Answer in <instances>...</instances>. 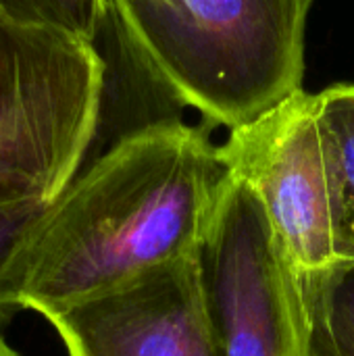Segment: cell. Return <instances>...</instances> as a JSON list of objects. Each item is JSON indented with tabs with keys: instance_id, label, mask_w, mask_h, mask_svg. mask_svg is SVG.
Masks as SVG:
<instances>
[{
	"instance_id": "obj_6",
	"label": "cell",
	"mask_w": 354,
	"mask_h": 356,
	"mask_svg": "<svg viewBox=\"0 0 354 356\" xmlns=\"http://www.w3.org/2000/svg\"><path fill=\"white\" fill-rule=\"evenodd\" d=\"M69 356H225L200 252L44 315Z\"/></svg>"
},
{
	"instance_id": "obj_3",
	"label": "cell",
	"mask_w": 354,
	"mask_h": 356,
	"mask_svg": "<svg viewBox=\"0 0 354 356\" xmlns=\"http://www.w3.org/2000/svg\"><path fill=\"white\" fill-rule=\"evenodd\" d=\"M104 77L94 38L0 8V209L52 204L77 177Z\"/></svg>"
},
{
	"instance_id": "obj_10",
	"label": "cell",
	"mask_w": 354,
	"mask_h": 356,
	"mask_svg": "<svg viewBox=\"0 0 354 356\" xmlns=\"http://www.w3.org/2000/svg\"><path fill=\"white\" fill-rule=\"evenodd\" d=\"M46 207L48 204L40 202H23L0 209V323L10 321L15 313L23 311L13 284L4 275V269L21 236L42 215Z\"/></svg>"
},
{
	"instance_id": "obj_7",
	"label": "cell",
	"mask_w": 354,
	"mask_h": 356,
	"mask_svg": "<svg viewBox=\"0 0 354 356\" xmlns=\"http://www.w3.org/2000/svg\"><path fill=\"white\" fill-rule=\"evenodd\" d=\"M303 356H354V259L294 275Z\"/></svg>"
},
{
	"instance_id": "obj_4",
	"label": "cell",
	"mask_w": 354,
	"mask_h": 356,
	"mask_svg": "<svg viewBox=\"0 0 354 356\" xmlns=\"http://www.w3.org/2000/svg\"><path fill=\"white\" fill-rule=\"evenodd\" d=\"M236 177L263 202L294 275L338 261L334 198L315 94L298 90L219 146Z\"/></svg>"
},
{
	"instance_id": "obj_8",
	"label": "cell",
	"mask_w": 354,
	"mask_h": 356,
	"mask_svg": "<svg viewBox=\"0 0 354 356\" xmlns=\"http://www.w3.org/2000/svg\"><path fill=\"white\" fill-rule=\"evenodd\" d=\"M315 108L332 184L338 259H354V83L315 94Z\"/></svg>"
},
{
	"instance_id": "obj_11",
	"label": "cell",
	"mask_w": 354,
	"mask_h": 356,
	"mask_svg": "<svg viewBox=\"0 0 354 356\" xmlns=\"http://www.w3.org/2000/svg\"><path fill=\"white\" fill-rule=\"evenodd\" d=\"M0 356H19L15 348H10V346L4 342V338H2V336H0Z\"/></svg>"
},
{
	"instance_id": "obj_9",
	"label": "cell",
	"mask_w": 354,
	"mask_h": 356,
	"mask_svg": "<svg viewBox=\"0 0 354 356\" xmlns=\"http://www.w3.org/2000/svg\"><path fill=\"white\" fill-rule=\"evenodd\" d=\"M0 8L40 21H52L96 38L108 19L106 0H0Z\"/></svg>"
},
{
	"instance_id": "obj_12",
	"label": "cell",
	"mask_w": 354,
	"mask_h": 356,
	"mask_svg": "<svg viewBox=\"0 0 354 356\" xmlns=\"http://www.w3.org/2000/svg\"><path fill=\"white\" fill-rule=\"evenodd\" d=\"M106 2H108V0H106Z\"/></svg>"
},
{
	"instance_id": "obj_2",
	"label": "cell",
	"mask_w": 354,
	"mask_h": 356,
	"mask_svg": "<svg viewBox=\"0 0 354 356\" xmlns=\"http://www.w3.org/2000/svg\"><path fill=\"white\" fill-rule=\"evenodd\" d=\"M311 2L108 0V19L150 79L234 129L303 90Z\"/></svg>"
},
{
	"instance_id": "obj_5",
	"label": "cell",
	"mask_w": 354,
	"mask_h": 356,
	"mask_svg": "<svg viewBox=\"0 0 354 356\" xmlns=\"http://www.w3.org/2000/svg\"><path fill=\"white\" fill-rule=\"evenodd\" d=\"M200 265L223 355L303 356L294 271L257 192L234 173Z\"/></svg>"
},
{
	"instance_id": "obj_1",
	"label": "cell",
	"mask_w": 354,
	"mask_h": 356,
	"mask_svg": "<svg viewBox=\"0 0 354 356\" xmlns=\"http://www.w3.org/2000/svg\"><path fill=\"white\" fill-rule=\"evenodd\" d=\"M230 177L194 125L163 119L125 134L17 242L4 275L21 309L44 317L198 254Z\"/></svg>"
}]
</instances>
